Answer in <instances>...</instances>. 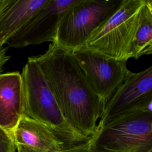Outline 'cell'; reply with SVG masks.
I'll list each match as a JSON object with an SVG mask.
<instances>
[{"label":"cell","instance_id":"cell-3","mask_svg":"<svg viewBox=\"0 0 152 152\" xmlns=\"http://www.w3.org/2000/svg\"><path fill=\"white\" fill-rule=\"evenodd\" d=\"M90 152H152V110L133 112L97 126Z\"/></svg>","mask_w":152,"mask_h":152},{"label":"cell","instance_id":"cell-8","mask_svg":"<svg viewBox=\"0 0 152 152\" xmlns=\"http://www.w3.org/2000/svg\"><path fill=\"white\" fill-rule=\"evenodd\" d=\"M77 1L48 0L7 44L10 47L21 48L47 42L53 43L62 17Z\"/></svg>","mask_w":152,"mask_h":152},{"label":"cell","instance_id":"cell-4","mask_svg":"<svg viewBox=\"0 0 152 152\" xmlns=\"http://www.w3.org/2000/svg\"><path fill=\"white\" fill-rule=\"evenodd\" d=\"M123 1L77 0L62 17L53 43L69 51L84 46Z\"/></svg>","mask_w":152,"mask_h":152},{"label":"cell","instance_id":"cell-6","mask_svg":"<svg viewBox=\"0 0 152 152\" xmlns=\"http://www.w3.org/2000/svg\"><path fill=\"white\" fill-rule=\"evenodd\" d=\"M71 52L94 91L106 104L129 71L127 61L111 58L85 46Z\"/></svg>","mask_w":152,"mask_h":152},{"label":"cell","instance_id":"cell-1","mask_svg":"<svg viewBox=\"0 0 152 152\" xmlns=\"http://www.w3.org/2000/svg\"><path fill=\"white\" fill-rule=\"evenodd\" d=\"M32 58L41 69L66 122L80 135L90 138L105 104L71 52L51 43L43 54Z\"/></svg>","mask_w":152,"mask_h":152},{"label":"cell","instance_id":"cell-2","mask_svg":"<svg viewBox=\"0 0 152 152\" xmlns=\"http://www.w3.org/2000/svg\"><path fill=\"white\" fill-rule=\"evenodd\" d=\"M24 96V115L48 127L65 147L83 142L86 138L77 133L64 118L38 64L28 57L21 74Z\"/></svg>","mask_w":152,"mask_h":152},{"label":"cell","instance_id":"cell-11","mask_svg":"<svg viewBox=\"0 0 152 152\" xmlns=\"http://www.w3.org/2000/svg\"><path fill=\"white\" fill-rule=\"evenodd\" d=\"M48 0H1L0 46L19 31Z\"/></svg>","mask_w":152,"mask_h":152},{"label":"cell","instance_id":"cell-14","mask_svg":"<svg viewBox=\"0 0 152 152\" xmlns=\"http://www.w3.org/2000/svg\"><path fill=\"white\" fill-rule=\"evenodd\" d=\"M89 148L90 138L83 142L63 148L56 152H90Z\"/></svg>","mask_w":152,"mask_h":152},{"label":"cell","instance_id":"cell-10","mask_svg":"<svg viewBox=\"0 0 152 152\" xmlns=\"http://www.w3.org/2000/svg\"><path fill=\"white\" fill-rule=\"evenodd\" d=\"M15 145H21L33 152H56L64 148L63 143L48 127L23 116L12 134Z\"/></svg>","mask_w":152,"mask_h":152},{"label":"cell","instance_id":"cell-5","mask_svg":"<svg viewBox=\"0 0 152 152\" xmlns=\"http://www.w3.org/2000/svg\"><path fill=\"white\" fill-rule=\"evenodd\" d=\"M144 0H124L119 9L89 38L86 48L111 58H131L134 34Z\"/></svg>","mask_w":152,"mask_h":152},{"label":"cell","instance_id":"cell-7","mask_svg":"<svg viewBox=\"0 0 152 152\" xmlns=\"http://www.w3.org/2000/svg\"><path fill=\"white\" fill-rule=\"evenodd\" d=\"M152 110V66L139 72L129 71L122 84L105 104L97 126L122 115Z\"/></svg>","mask_w":152,"mask_h":152},{"label":"cell","instance_id":"cell-12","mask_svg":"<svg viewBox=\"0 0 152 152\" xmlns=\"http://www.w3.org/2000/svg\"><path fill=\"white\" fill-rule=\"evenodd\" d=\"M152 53V1L144 0L134 34L131 58L138 59Z\"/></svg>","mask_w":152,"mask_h":152},{"label":"cell","instance_id":"cell-13","mask_svg":"<svg viewBox=\"0 0 152 152\" xmlns=\"http://www.w3.org/2000/svg\"><path fill=\"white\" fill-rule=\"evenodd\" d=\"M15 149L12 135L0 126V152H14Z\"/></svg>","mask_w":152,"mask_h":152},{"label":"cell","instance_id":"cell-16","mask_svg":"<svg viewBox=\"0 0 152 152\" xmlns=\"http://www.w3.org/2000/svg\"><path fill=\"white\" fill-rule=\"evenodd\" d=\"M1 2V0H0V2Z\"/></svg>","mask_w":152,"mask_h":152},{"label":"cell","instance_id":"cell-15","mask_svg":"<svg viewBox=\"0 0 152 152\" xmlns=\"http://www.w3.org/2000/svg\"><path fill=\"white\" fill-rule=\"evenodd\" d=\"M7 48L4 46H0V74H2L3 67L10 59V56L7 55Z\"/></svg>","mask_w":152,"mask_h":152},{"label":"cell","instance_id":"cell-9","mask_svg":"<svg viewBox=\"0 0 152 152\" xmlns=\"http://www.w3.org/2000/svg\"><path fill=\"white\" fill-rule=\"evenodd\" d=\"M24 116V96L19 72L0 74V126L12 134Z\"/></svg>","mask_w":152,"mask_h":152}]
</instances>
